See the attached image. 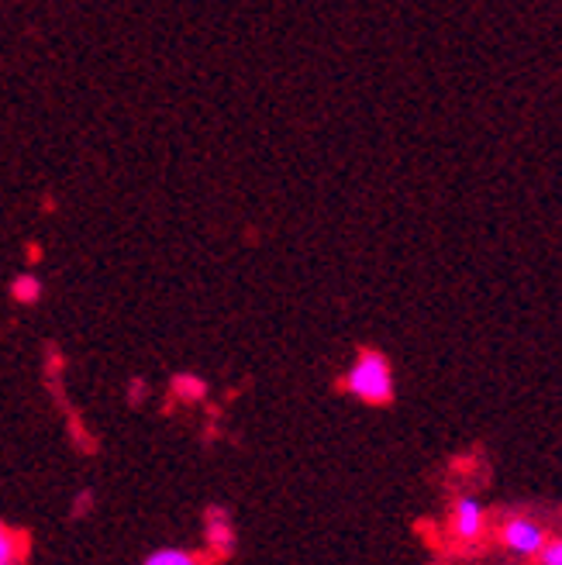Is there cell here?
I'll list each match as a JSON object with an SVG mask.
<instances>
[{"mask_svg": "<svg viewBox=\"0 0 562 565\" xmlns=\"http://www.w3.org/2000/svg\"><path fill=\"white\" fill-rule=\"evenodd\" d=\"M346 393L370 407H386L393 401V393H397L390 359L377 349H362L346 373Z\"/></svg>", "mask_w": 562, "mask_h": 565, "instance_id": "1", "label": "cell"}, {"mask_svg": "<svg viewBox=\"0 0 562 565\" xmlns=\"http://www.w3.org/2000/svg\"><path fill=\"white\" fill-rule=\"evenodd\" d=\"M545 539H549V527L539 518L511 514L500 524V545L518 558H536L539 548L545 545Z\"/></svg>", "mask_w": 562, "mask_h": 565, "instance_id": "2", "label": "cell"}, {"mask_svg": "<svg viewBox=\"0 0 562 565\" xmlns=\"http://www.w3.org/2000/svg\"><path fill=\"white\" fill-rule=\"evenodd\" d=\"M448 527H453L456 542H480L484 531H487V507H484V500L473 497V493L456 497L453 521H448Z\"/></svg>", "mask_w": 562, "mask_h": 565, "instance_id": "3", "label": "cell"}, {"mask_svg": "<svg viewBox=\"0 0 562 565\" xmlns=\"http://www.w3.org/2000/svg\"><path fill=\"white\" fill-rule=\"evenodd\" d=\"M204 534H208V545L218 555H232L235 552V524H232L229 511H221V507H211L208 518H204Z\"/></svg>", "mask_w": 562, "mask_h": 565, "instance_id": "4", "label": "cell"}, {"mask_svg": "<svg viewBox=\"0 0 562 565\" xmlns=\"http://www.w3.org/2000/svg\"><path fill=\"white\" fill-rule=\"evenodd\" d=\"M24 562V539L8 527V524H0V565H21Z\"/></svg>", "mask_w": 562, "mask_h": 565, "instance_id": "5", "label": "cell"}, {"mask_svg": "<svg viewBox=\"0 0 562 565\" xmlns=\"http://www.w3.org/2000/svg\"><path fill=\"white\" fill-rule=\"evenodd\" d=\"M11 297H14L18 303H24V307L39 303V300H42V279H39L35 273H21V276H14V282H11Z\"/></svg>", "mask_w": 562, "mask_h": 565, "instance_id": "6", "label": "cell"}, {"mask_svg": "<svg viewBox=\"0 0 562 565\" xmlns=\"http://www.w3.org/2000/svg\"><path fill=\"white\" fill-rule=\"evenodd\" d=\"M173 393H177V401L197 404V401H204V397H208V383H204V380H197L193 373H180V376L173 380Z\"/></svg>", "mask_w": 562, "mask_h": 565, "instance_id": "7", "label": "cell"}, {"mask_svg": "<svg viewBox=\"0 0 562 565\" xmlns=\"http://www.w3.org/2000/svg\"><path fill=\"white\" fill-rule=\"evenodd\" d=\"M142 565H204V558L187 548H159V552L146 555Z\"/></svg>", "mask_w": 562, "mask_h": 565, "instance_id": "8", "label": "cell"}, {"mask_svg": "<svg viewBox=\"0 0 562 565\" xmlns=\"http://www.w3.org/2000/svg\"><path fill=\"white\" fill-rule=\"evenodd\" d=\"M539 565H562V542H559V534H555V539H552V534H549V539H545V545L539 548Z\"/></svg>", "mask_w": 562, "mask_h": 565, "instance_id": "9", "label": "cell"}, {"mask_svg": "<svg viewBox=\"0 0 562 565\" xmlns=\"http://www.w3.org/2000/svg\"><path fill=\"white\" fill-rule=\"evenodd\" d=\"M91 507H94V493L91 490H83L79 497H76V503H73V514L79 518V514H91Z\"/></svg>", "mask_w": 562, "mask_h": 565, "instance_id": "10", "label": "cell"}]
</instances>
